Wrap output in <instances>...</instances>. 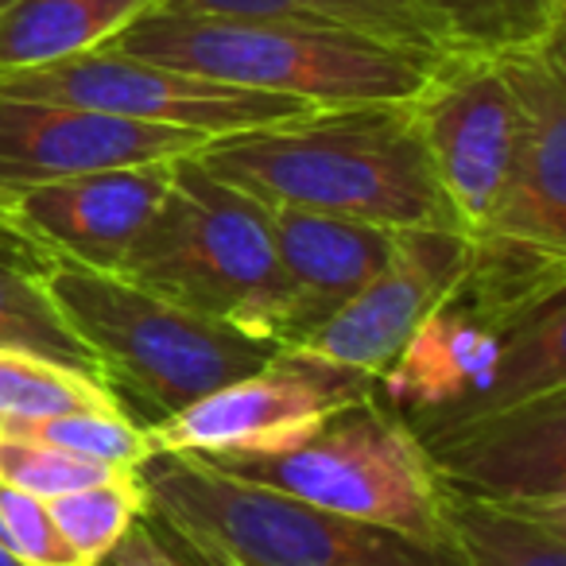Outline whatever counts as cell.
<instances>
[{"label":"cell","mask_w":566,"mask_h":566,"mask_svg":"<svg viewBox=\"0 0 566 566\" xmlns=\"http://www.w3.org/2000/svg\"><path fill=\"white\" fill-rule=\"evenodd\" d=\"M156 9L318 28V32L365 35V40L392 43L431 59L450 55L447 32L434 24V17L419 0H159Z\"/></svg>","instance_id":"17"},{"label":"cell","mask_w":566,"mask_h":566,"mask_svg":"<svg viewBox=\"0 0 566 566\" xmlns=\"http://www.w3.org/2000/svg\"><path fill=\"white\" fill-rule=\"evenodd\" d=\"M442 520L465 566H566V512L442 493Z\"/></svg>","instance_id":"20"},{"label":"cell","mask_w":566,"mask_h":566,"mask_svg":"<svg viewBox=\"0 0 566 566\" xmlns=\"http://www.w3.org/2000/svg\"><path fill=\"white\" fill-rule=\"evenodd\" d=\"M0 94L78 105V109L109 113V117L144 120V125L187 128V133H202L206 140L315 113V105L300 102V97L210 82L105 48L51 66H35V71L0 74Z\"/></svg>","instance_id":"7"},{"label":"cell","mask_w":566,"mask_h":566,"mask_svg":"<svg viewBox=\"0 0 566 566\" xmlns=\"http://www.w3.org/2000/svg\"><path fill=\"white\" fill-rule=\"evenodd\" d=\"M202 144L210 140L187 128L144 125L78 105L0 94V202L66 175L179 159Z\"/></svg>","instance_id":"13"},{"label":"cell","mask_w":566,"mask_h":566,"mask_svg":"<svg viewBox=\"0 0 566 566\" xmlns=\"http://www.w3.org/2000/svg\"><path fill=\"white\" fill-rule=\"evenodd\" d=\"M105 51L241 90L300 97L315 109L403 105L423 90L427 74L439 63L365 35L159 9L133 20L105 43Z\"/></svg>","instance_id":"2"},{"label":"cell","mask_w":566,"mask_h":566,"mask_svg":"<svg viewBox=\"0 0 566 566\" xmlns=\"http://www.w3.org/2000/svg\"><path fill=\"white\" fill-rule=\"evenodd\" d=\"M195 156L206 171L260 202L388 229H462L431 171L408 102L315 109L280 125L218 136Z\"/></svg>","instance_id":"1"},{"label":"cell","mask_w":566,"mask_h":566,"mask_svg":"<svg viewBox=\"0 0 566 566\" xmlns=\"http://www.w3.org/2000/svg\"><path fill=\"white\" fill-rule=\"evenodd\" d=\"M0 566H24V563H20V558H17V555H9V551L0 547Z\"/></svg>","instance_id":"32"},{"label":"cell","mask_w":566,"mask_h":566,"mask_svg":"<svg viewBox=\"0 0 566 566\" xmlns=\"http://www.w3.org/2000/svg\"><path fill=\"white\" fill-rule=\"evenodd\" d=\"M408 109L454 221L478 233L504 195L520 133V105L496 55H442Z\"/></svg>","instance_id":"9"},{"label":"cell","mask_w":566,"mask_h":566,"mask_svg":"<svg viewBox=\"0 0 566 566\" xmlns=\"http://www.w3.org/2000/svg\"><path fill=\"white\" fill-rule=\"evenodd\" d=\"M442 493L566 512V388L419 434Z\"/></svg>","instance_id":"10"},{"label":"cell","mask_w":566,"mask_h":566,"mask_svg":"<svg viewBox=\"0 0 566 566\" xmlns=\"http://www.w3.org/2000/svg\"><path fill=\"white\" fill-rule=\"evenodd\" d=\"M454 292L509 331L543 300L566 292V252L504 233H470V260Z\"/></svg>","instance_id":"19"},{"label":"cell","mask_w":566,"mask_h":566,"mask_svg":"<svg viewBox=\"0 0 566 566\" xmlns=\"http://www.w3.org/2000/svg\"><path fill=\"white\" fill-rule=\"evenodd\" d=\"M48 509L78 566H102L128 527L144 516V489L136 481V470H120L97 485L55 496L48 501Z\"/></svg>","instance_id":"25"},{"label":"cell","mask_w":566,"mask_h":566,"mask_svg":"<svg viewBox=\"0 0 566 566\" xmlns=\"http://www.w3.org/2000/svg\"><path fill=\"white\" fill-rule=\"evenodd\" d=\"M102 566H175V558L164 551V543L156 539V532L148 527V520H136L125 532V539L105 555Z\"/></svg>","instance_id":"29"},{"label":"cell","mask_w":566,"mask_h":566,"mask_svg":"<svg viewBox=\"0 0 566 566\" xmlns=\"http://www.w3.org/2000/svg\"><path fill=\"white\" fill-rule=\"evenodd\" d=\"M0 547L24 566H78L51 520L48 501L9 485H0Z\"/></svg>","instance_id":"28"},{"label":"cell","mask_w":566,"mask_h":566,"mask_svg":"<svg viewBox=\"0 0 566 566\" xmlns=\"http://www.w3.org/2000/svg\"><path fill=\"white\" fill-rule=\"evenodd\" d=\"M175 159L66 175L0 202V221L43 260L120 275L128 249L164 202Z\"/></svg>","instance_id":"11"},{"label":"cell","mask_w":566,"mask_h":566,"mask_svg":"<svg viewBox=\"0 0 566 566\" xmlns=\"http://www.w3.org/2000/svg\"><path fill=\"white\" fill-rule=\"evenodd\" d=\"M264 206L275 260H280L283 280H287L283 349H292L303 346L315 331H323L388 264L396 229L300 210V206Z\"/></svg>","instance_id":"16"},{"label":"cell","mask_w":566,"mask_h":566,"mask_svg":"<svg viewBox=\"0 0 566 566\" xmlns=\"http://www.w3.org/2000/svg\"><path fill=\"white\" fill-rule=\"evenodd\" d=\"M144 520H148V527L156 532V539L164 543L167 555L175 558V566H233V563H226V558H218V555H206V551L195 547V543H190L187 535L171 532V527L159 524V520L148 516V512H144Z\"/></svg>","instance_id":"30"},{"label":"cell","mask_w":566,"mask_h":566,"mask_svg":"<svg viewBox=\"0 0 566 566\" xmlns=\"http://www.w3.org/2000/svg\"><path fill=\"white\" fill-rule=\"evenodd\" d=\"M520 105L516 156L496 210L478 233L566 252V59L563 35L496 55Z\"/></svg>","instance_id":"15"},{"label":"cell","mask_w":566,"mask_h":566,"mask_svg":"<svg viewBox=\"0 0 566 566\" xmlns=\"http://www.w3.org/2000/svg\"><path fill=\"white\" fill-rule=\"evenodd\" d=\"M501 334L462 292H450L373 377V400L403 419L416 439L473 419L493 388Z\"/></svg>","instance_id":"14"},{"label":"cell","mask_w":566,"mask_h":566,"mask_svg":"<svg viewBox=\"0 0 566 566\" xmlns=\"http://www.w3.org/2000/svg\"><path fill=\"white\" fill-rule=\"evenodd\" d=\"M373 396V377L307 349H275L260 369L144 427L151 454H264L292 447L331 411Z\"/></svg>","instance_id":"8"},{"label":"cell","mask_w":566,"mask_h":566,"mask_svg":"<svg viewBox=\"0 0 566 566\" xmlns=\"http://www.w3.org/2000/svg\"><path fill=\"white\" fill-rule=\"evenodd\" d=\"M0 349L48 357V361H59L66 369H78L86 377L102 380L94 354L74 338V331L51 303L40 275L12 264H0Z\"/></svg>","instance_id":"23"},{"label":"cell","mask_w":566,"mask_h":566,"mask_svg":"<svg viewBox=\"0 0 566 566\" xmlns=\"http://www.w3.org/2000/svg\"><path fill=\"white\" fill-rule=\"evenodd\" d=\"M40 280L74 338L94 354L117 408L128 419L140 416V427L190 408L280 349L175 307L125 275L55 260Z\"/></svg>","instance_id":"4"},{"label":"cell","mask_w":566,"mask_h":566,"mask_svg":"<svg viewBox=\"0 0 566 566\" xmlns=\"http://www.w3.org/2000/svg\"><path fill=\"white\" fill-rule=\"evenodd\" d=\"M0 264H12V268H24V272L43 275V268H48L51 260H43L40 252L24 241V237L12 233V229L0 221Z\"/></svg>","instance_id":"31"},{"label":"cell","mask_w":566,"mask_h":566,"mask_svg":"<svg viewBox=\"0 0 566 566\" xmlns=\"http://www.w3.org/2000/svg\"><path fill=\"white\" fill-rule=\"evenodd\" d=\"M136 481L148 516L233 566H465L454 543H419L338 516L198 454H148Z\"/></svg>","instance_id":"5"},{"label":"cell","mask_w":566,"mask_h":566,"mask_svg":"<svg viewBox=\"0 0 566 566\" xmlns=\"http://www.w3.org/2000/svg\"><path fill=\"white\" fill-rule=\"evenodd\" d=\"M120 275L175 307L283 349L287 280L268 206L206 171L195 151L171 164L164 202L128 249Z\"/></svg>","instance_id":"3"},{"label":"cell","mask_w":566,"mask_h":566,"mask_svg":"<svg viewBox=\"0 0 566 566\" xmlns=\"http://www.w3.org/2000/svg\"><path fill=\"white\" fill-rule=\"evenodd\" d=\"M566 292L543 300L535 311L501 334V357H496V377L489 388V400L478 416L501 408H516L535 396H547L566 388Z\"/></svg>","instance_id":"22"},{"label":"cell","mask_w":566,"mask_h":566,"mask_svg":"<svg viewBox=\"0 0 566 566\" xmlns=\"http://www.w3.org/2000/svg\"><path fill=\"white\" fill-rule=\"evenodd\" d=\"M447 32L450 51L509 55L563 35L566 0H419Z\"/></svg>","instance_id":"21"},{"label":"cell","mask_w":566,"mask_h":566,"mask_svg":"<svg viewBox=\"0 0 566 566\" xmlns=\"http://www.w3.org/2000/svg\"><path fill=\"white\" fill-rule=\"evenodd\" d=\"M198 458L221 473L300 496L338 516L388 527L419 543H450L442 489L423 447L408 423L380 408L373 396L331 411L292 447Z\"/></svg>","instance_id":"6"},{"label":"cell","mask_w":566,"mask_h":566,"mask_svg":"<svg viewBox=\"0 0 566 566\" xmlns=\"http://www.w3.org/2000/svg\"><path fill=\"white\" fill-rule=\"evenodd\" d=\"M0 431L35 439L43 447L63 450V454L105 465V470H136L151 454L144 427L128 419L125 411H63V416L17 419Z\"/></svg>","instance_id":"26"},{"label":"cell","mask_w":566,"mask_h":566,"mask_svg":"<svg viewBox=\"0 0 566 566\" xmlns=\"http://www.w3.org/2000/svg\"><path fill=\"white\" fill-rule=\"evenodd\" d=\"M159 0H0V74L105 48Z\"/></svg>","instance_id":"18"},{"label":"cell","mask_w":566,"mask_h":566,"mask_svg":"<svg viewBox=\"0 0 566 566\" xmlns=\"http://www.w3.org/2000/svg\"><path fill=\"white\" fill-rule=\"evenodd\" d=\"M63 411H120L97 377L66 369L48 357L0 349V427L17 419L63 416Z\"/></svg>","instance_id":"24"},{"label":"cell","mask_w":566,"mask_h":566,"mask_svg":"<svg viewBox=\"0 0 566 566\" xmlns=\"http://www.w3.org/2000/svg\"><path fill=\"white\" fill-rule=\"evenodd\" d=\"M470 233L454 226H411L392 233V256L361 292L303 346L342 369L377 377L408 342L419 318L462 280Z\"/></svg>","instance_id":"12"},{"label":"cell","mask_w":566,"mask_h":566,"mask_svg":"<svg viewBox=\"0 0 566 566\" xmlns=\"http://www.w3.org/2000/svg\"><path fill=\"white\" fill-rule=\"evenodd\" d=\"M120 470H105L86 458L63 454L55 447H43L35 439H20V434L0 431V485L32 493L40 501H55L74 489L97 485V481L113 478Z\"/></svg>","instance_id":"27"}]
</instances>
